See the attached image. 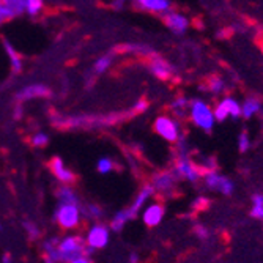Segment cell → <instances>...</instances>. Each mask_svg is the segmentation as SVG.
I'll return each instance as SVG.
<instances>
[{"mask_svg": "<svg viewBox=\"0 0 263 263\" xmlns=\"http://www.w3.org/2000/svg\"><path fill=\"white\" fill-rule=\"evenodd\" d=\"M221 103L224 104V107H226L230 118H240L241 117V104H240V101H236L232 97H227V98L221 100Z\"/></svg>", "mask_w": 263, "mask_h": 263, "instance_id": "obj_28", "label": "cell"}, {"mask_svg": "<svg viewBox=\"0 0 263 263\" xmlns=\"http://www.w3.org/2000/svg\"><path fill=\"white\" fill-rule=\"evenodd\" d=\"M147 65H148V69H150V73L161 79V81H167V79H171L172 76V66L169 65V62L164 60L162 57H159L158 54L152 55L148 60H147Z\"/></svg>", "mask_w": 263, "mask_h": 263, "instance_id": "obj_19", "label": "cell"}, {"mask_svg": "<svg viewBox=\"0 0 263 263\" xmlns=\"http://www.w3.org/2000/svg\"><path fill=\"white\" fill-rule=\"evenodd\" d=\"M52 219L60 230L65 233H73L84 222L82 203H57Z\"/></svg>", "mask_w": 263, "mask_h": 263, "instance_id": "obj_3", "label": "cell"}, {"mask_svg": "<svg viewBox=\"0 0 263 263\" xmlns=\"http://www.w3.org/2000/svg\"><path fill=\"white\" fill-rule=\"evenodd\" d=\"M140 216H142V222L147 227H158L165 216V206L161 202H150L143 208Z\"/></svg>", "mask_w": 263, "mask_h": 263, "instance_id": "obj_17", "label": "cell"}, {"mask_svg": "<svg viewBox=\"0 0 263 263\" xmlns=\"http://www.w3.org/2000/svg\"><path fill=\"white\" fill-rule=\"evenodd\" d=\"M44 263H51V261H44Z\"/></svg>", "mask_w": 263, "mask_h": 263, "instance_id": "obj_41", "label": "cell"}, {"mask_svg": "<svg viewBox=\"0 0 263 263\" xmlns=\"http://www.w3.org/2000/svg\"><path fill=\"white\" fill-rule=\"evenodd\" d=\"M172 5L174 4L171 0H136V2H133V7L137 11H145L161 16L172 11Z\"/></svg>", "mask_w": 263, "mask_h": 263, "instance_id": "obj_16", "label": "cell"}, {"mask_svg": "<svg viewBox=\"0 0 263 263\" xmlns=\"http://www.w3.org/2000/svg\"><path fill=\"white\" fill-rule=\"evenodd\" d=\"M153 131L169 143H178L183 139L180 122L172 115H158L153 122Z\"/></svg>", "mask_w": 263, "mask_h": 263, "instance_id": "obj_6", "label": "cell"}, {"mask_svg": "<svg viewBox=\"0 0 263 263\" xmlns=\"http://www.w3.org/2000/svg\"><path fill=\"white\" fill-rule=\"evenodd\" d=\"M128 261H129V263H140V255H139L137 252H129Z\"/></svg>", "mask_w": 263, "mask_h": 263, "instance_id": "obj_37", "label": "cell"}, {"mask_svg": "<svg viewBox=\"0 0 263 263\" xmlns=\"http://www.w3.org/2000/svg\"><path fill=\"white\" fill-rule=\"evenodd\" d=\"M189 104H191V101H189L187 98H184V97H178V98H175V100L171 103V106H169V109H171V112H172L174 118L177 117V120H178V118H184V117H187Z\"/></svg>", "mask_w": 263, "mask_h": 263, "instance_id": "obj_23", "label": "cell"}, {"mask_svg": "<svg viewBox=\"0 0 263 263\" xmlns=\"http://www.w3.org/2000/svg\"><path fill=\"white\" fill-rule=\"evenodd\" d=\"M57 203H82L81 196L74 186L68 184H59L54 191Z\"/></svg>", "mask_w": 263, "mask_h": 263, "instance_id": "obj_20", "label": "cell"}, {"mask_svg": "<svg viewBox=\"0 0 263 263\" xmlns=\"http://www.w3.org/2000/svg\"><path fill=\"white\" fill-rule=\"evenodd\" d=\"M162 21H164V26L175 35H184L189 27V19L183 13L175 11V10L165 13L162 16Z\"/></svg>", "mask_w": 263, "mask_h": 263, "instance_id": "obj_18", "label": "cell"}, {"mask_svg": "<svg viewBox=\"0 0 263 263\" xmlns=\"http://www.w3.org/2000/svg\"><path fill=\"white\" fill-rule=\"evenodd\" d=\"M117 169V161L109 156H101L97 161V172L100 175H109Z\"/></svg>", "mask_w": 263, "mask_h": 263, "instance_id": "obj_26", "label": "cell"}, {"mask_svg": "<svg viewBox=\"0 0 263 263\" xmlns=\"http://www.w3.org/2000/svg\"><path fill=\"white\" fill-rule=\"evenodd\" d=\"M153 196H155V191H153V187H152L150 183L143 184V186L137 191V194H136L134 200H133V202L129 203V206L126 208V211H128V214H129L131 221L136 219V218L139 216V214L143 211V208H145V206L150 203V199H153Z\"/></svg>", "mask_w": 263, "mask_h": 263, "instance_id": "obj_13", "label": "cell"}, {"mask_svg": "<svg viewBox=\"0 0 263 263\" xmlns=\"http://www.w3.org/2000/svg\"><path fill=\"white\" fill-rule=\"evenodd\" d=\"M129 221H131V218H129V214H128L126 208H122V210H118V211L114 214V216L109 219L107 226H109L110 232L120 233V232L126 227V224H128Z\"/></svg>", "mask_w": 263, "mask_h": 263, "instance_id": "obj_22", "label": "cell"}, {"mask_svg": "<svg viewBox=\"0 0 263 263\" xmlns=\"http://www.w3.org/2000/svg\"><path fill=\"white\" fill-rule=\"evenodd\" d=\"M110 235H112V232H110L107 222H104V221L88 224L82 235L88 254L91 255L93 252L106 249L107 245L110 243Z\"/></svg>", "mask_w": 263, "mask_h": 263, "instance_id": "obj_5", "label": "cell"}, {"mask_svg": "<svg viewBox=\"0 0 263 263\" xmlns=\"http://www.w3.org/2000/svg\"><path fill=\"white\" fill-rule=\"evenodd\" d=\"M47 169L52 174V177L57 180L59 184H68L73 186L78 180V175L74 174V171L71 167L66 165V162L60 158V156H52L47 162Z\"/></svg>", "mask_w": 263, "mask_h": 263, "instance_id": "obj_10", "label": "cell"}, {"mask_svg": "<svg viewBox=\"0 0 263 263\" xmlns=\"http://www.w3.org/2000/svg\"><path fill=\"white\" fill-rule=\"evenodd\" d=\"M224 88H226V85H224V82H222L219 78H213V79L210 81V90H211L214 95L222 93V91H224Z\"/></svg>", "mask_w": 263, "mask_h": 263, "instance_id": "obj_33", "label": "cell"}, {"mask_svg": "<svg viewBox=\"0 0 263 263\" xmlns=\"http://www.w3.org/2000/svg\"><path fill=\"white\" fill-rule=\"evenodd\" d=\"M115 62V52H106L103 55H100L97 60L93 62L90 71H87V81H85V87H93L95 82H97L101 76H104L107 71L112 68Z\"/></svg>", "mask_w": 263, "mask_h": 263, "instance_id": "obj_12", "label": "cell"}, {"mask_svg": "<svg viewBox=\"0 0 263 263\" xmlns=\"http://www.w3.org/2000/svg\"><path fill=\"white\" fill-rule=\"evenodd\" d=\"M187 117L191 118V122H193L197 128H200L202 131H206V133H210L214 128V123H216L213 109L202 100L191 101Z\"/></svg>", "mask_w": 263, "mask_h": 263, "instance_id": "obj_7", "label": "cell"}, {"mask_svg": "<svg viewBox=\"0 0 263 263\" xmlns=\"http://www.w3.org/2000/svg\"><path fill=\"white\" fill-rule=\"evenodd\" d=\"M260 110H261V103L257 98H248L241 104V117L248 118V120H249V118H252Z\"/></svg>", "mask_w": 263, "mask_h": 263, "instance_id": "obj_25", "label": "cell"}, {"mask_svg": "<svg viewBox=\"0 0 263 263\" xmlns=\"http://www.w3.org/2000/svg\"><path fill=\"white\" fill-rule=\"evenodd\" d=\"M148 109V101L145 100H139L133 107H131V114H142V112H145Z\"/></svg>", "mask_w": 263, "mask_h": 263, "instance_id": "obj_34", "label": "cell"}, {"mask_svg": "<svg viewBox=\"0 0 263 263\" xmlns=\"http://www.w3.org/2000/svg\"><path fill=\"white\" fill-rule=\"evenodd\" d=\"M0 263H13V257L10 254H4L2 258H0Z\"/></svg>", "mask_w": 263, "mask_h": 263, "instance_id": "obj_39", "label": "cell"}, {"mask_svg": "<svg viewBox=\"0 0 263 263\" xmlns=\"http://www.w3.org/2000/svg\"><path fill=\"white\" fill-rule=\"evenodd\" d=\"M46 10V4L43 0H26V14L32 19L38 17L43 14Z\"/></svg>", "mask_w": 263, "mask_h": 263, "instance_id": "obj_27", "label": "cell"}, {"mask_svg": "<svg viewBox=\"0 0 263 263\" xmlns=\"http://www.w3.org/2000/svg\"><path fill=\"white\" fill-rule=\"evenodd\" d=\"M26 14V0H0V26Z\"/></svg>", "mask_w": 263, "mask_h": 263, "instance_id": "obj_14", "label": "cell"}, {"mask_svg": "<svg viewBox=\"0 0 263 263\" xmlns=\"http://www.w3.org/2000/svg\"><path fill=\"white\" fill-rule=\"evenodd\" d=\"M129 114H76V115H63L52 112L51 122L55 128L60 129H97L104 126H112L120 123Z\"/></svg>", "mask_w": 263, "mask_h": 263, "instance_id": "obj_2", "label": "cell"}, {"mask_svg": "<svg viewBox=\"0 0 263 263\" xmlns=\"http://www.w3.org/2000/svg\"><path fill=\"white\" fill-rule=\"evenodd\" d=\"M0 44H2L4 47V52L8 59V65H10V69H11V73L19 76L22 74V71H24V59L22 55L17 52V49L14 47V44L7 38V36H0Z\"/></svg>", "mask_w": 263, "mask_h": 263, "instance_id": "obj_15", "label": "cell"}, {"mask_svg": "<svg viewBox=\"0 0 263 263\" xmlns=\"http://www.w3.org/2000/svg\"><path fill=\"white\" fill-rule=\"evenodd\" d=\"M41 252L44 261L69 263L82 255H90L81 233H63L62 236H51L41 241Z\"/></svg>", "mask_w": 263, "mask_h": 263, "instance_id": "obj_1", "label": "cell"}, {"mask_svg": "<svg viewBox=\"0 0 263 263\" xmlns=\"http://www.w3.org/2000/svg\"><path fill=\"white\" fill-rule=\"evenodd\" d=\"M251 216L255 219H263V194H254L252 196Z\"/></svg>", "mask_w": 263, "mask_h": 263, "instance_id": "obj_30", "label": "cell"}, {"mask_svg": "<svg viewBox=\"0 0 263 263\" xmlns=\"http://www.w3.org/2000/svg\"><path fill=\"white\" fill-rule=\"evenodd\" d=\"M261 52H263V46H261Z\"/></svg>", "mask_w": 263, "mask_h": 263, "instance_id": "obj_40", "label": "cell"}, {"mask_svg": "<svg viewBox=\"0 0 263 263\" xmlns=\"http://www.w3.org/2000/svg\"><path fill=\"white\" fill-rule=\"evenodd\" d=\"M203 183L210 191H216L222 196H232L235 191L233 181L216 171H206V174H203Z\"/></svg>", "mask_w": 263, "mask_h": 263, "instance_id": "obj_11", "label": "cell"}, {"mask_svg": "<svg viewBox=\"0 0 263 263\" xmlns=\"http://www.w3.org/2000/svg\"><path fill=\"white\" fill-rule=\"evenodd\" d=\"M109 5H110L112 8H115L117 11H120V10H123V8H125V5H126V4H125V2H120V0H118V2H110Z\"/></svg>", "mask_w": 263, "mask_h": 263, "instance_id": "obj_38", "label": "cell"}, {"mask_svg": "<svg viewBox=\"0 0 263 263\" xmlns=\"http://www.w3.org/2000/svg\"><path fill=\"white\" fill-rule=\"evenodd\" d=\"M82 216H84V221H87L90 224L103 222V219L106 216V211L97 202H84L82 203Z\"/></svg>", "mask_w": 263, "mask_h": 263, "instance_id": "obj_21", "label": "cell"}, {"mask_svg": "<svg viewBox=\"0 0 263 263\" xmlns=\"http://www.w3.org/2000/svg\"><path fill=\"white\" fill-rule=\"evenodd\" d=\"M22 227H24V232H26V235L30 238L32 241H38L40 238H41V229H40V226L36 222H33V221H24Z\"/></svg>", "mask_w": 263, "mask_h": 263, "instance_id": "obj_29", "label": "cell"}, {"mask_svg": "<svg viewBox=\"0 0 263 263\" xmlns=\"http://www.w3.org/2000/svg\"><path fill=\"white\" fill-rule=\"evenodd\" d=\"M29 142H30V145H32L33 148H36V150H44V148L51 143V136L47 134L46 131H35V133L30 136Z\"/></svg>", "mask_w": 263, "mask_h": 263, "instance_id": "obj_24", "label": "cell"}, {"mask_svg": "<svg viewBox=\"0 0 263 263\" xmlns=\"http://www.w3.org/2000/svg\"><path fill=\"white\" fill-rule=\"evenodd\" d=\"M51 98H52V88L49 85H46L43 82H32L16 90L13 97V103H19L26 106V103H30V101L51 100Z\"/></svg>", "mask_w": 263, "mask_h": 263, "instance_id": "obj_8", "label": "cell"}, {"mask_svg": "<svg viewBox=\"0 0 263 263\" xmlns=\"http://www.w3.org/2000/svg\"><path fill=\"white\" fill-rule=\"evenodd\" d=\"M26 106L24 104H19V103H14L13 104V110H11V117H13V120L14 122H21L22 118H24V115H26Z\"/></svg>", "mask_w": 263, "mask_h": 263, "instance_id": "obj_32", "label": "cell"}, {"mask_svg": "<svg viewBox=\"0 0 263 263\" xmlns=\"http://www.w3.org/2000/svg\"><path fill=\"white\" fill-rule=\"evenodd\" d=\"M177 145H178V152H177V158L174 162L172 172L177 175L178 180L197 183L202 178V171L199 169V165H196L193 161H191V158L186 152V147H184V139H181Z\"/></svg>", "mask_w": 263, "mask_h": 263, "instance_id": "obj_4", "label": "cell"}, {"mask_svg": "<svg viewBox=\"0 0 263 263\" xmlns=\"http://www.w3.org/2000/svg\"><path fill=\"white\" fill-rule=\"evenodd\" d=\"M177 183L178 178L172 171H161L152 177V187L155 191V194L164 196V197H171L175 194L177 191Z\"/></svg>", "mask_w": 263, "mask_h": 263, "instance_id": "obj_9", "label": "cell"}, {"mask_svg": "<svg viewBox=\"0 0 263 263\" xmlns=\"http://www.w3.org/2000/svg\"><path fill=\"white\" fill-rule=\"evenodd\" d=\"M69 263H93V258H91V255H82V257L69 261Z\"/></svg>", "mask_w": 263, "mask_h": 263, "instance_id": "obj_36", "label": "cell"}, {"mask_svg": "<svg viewBox=\"0 0 263 263\" xmlns=\"http://www.w3.org/2000/svg\"><path fill=\"white\" fill-rule=\"evenodd\" d=\"M196 233H197V236L200 238V240H206V238L210 236V232H208L206 227L202 226V224H199V226L196 227Z\"/></svg>", "mask_w": 263, "mask_h": 263, "instance_id": "obj_35", "label": "cell"}, {"mask_svg": "<svg viewBox=\"0 0 263 263\" xmlns=\"http://www.w3.org/2000/svg\"><path fill=\"white\" fill-rule=\"evenodd\" d=\"M249 147H251V139L246 131H241L238 134V150H240V153H246Z\"/></svg>", "mask_w": 263, "mask_h": 263, "instance_id": "obj_31", "label": "cell"}]
</instances>
